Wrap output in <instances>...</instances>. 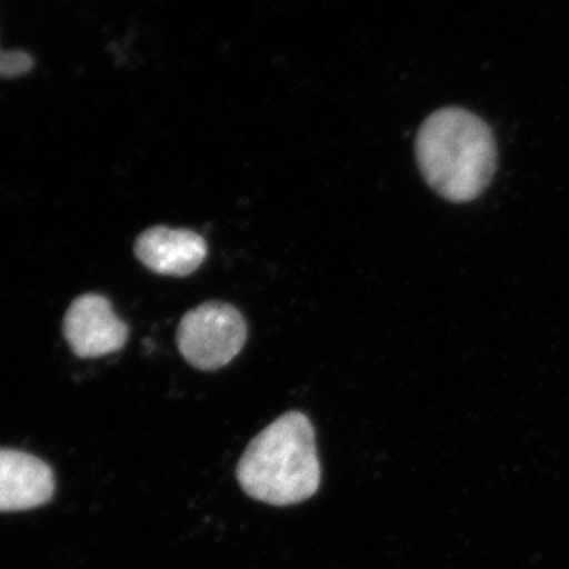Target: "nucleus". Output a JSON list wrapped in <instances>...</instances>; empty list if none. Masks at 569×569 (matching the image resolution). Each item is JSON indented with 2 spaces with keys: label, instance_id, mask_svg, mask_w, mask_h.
<instances>
[{
  "label": "nucleus",
  "instance_id": "3",
  "mask_svg": "<svg viewBox=\"0 0 569 569\" xmlns=\"http://www.w3.org/2000/svg\"><path fill=\"white\" fill-rule=\"evenodd\" d=\"M176 340L179 351L194 369L206 372L222 369L246 346V320L231 305L204 302L183 316Z\"/></svg>",
  "mask_w": 569,
  "mask_h": 569
},
{
  "label": "nucleus",
  "instance_id": "6",
  "mask_svg": "<svg viewBox=\"0 0 569 569\" xmlns=\"http://www.w3.org/2000/svg\"><path fill=\"white\" fill-rule=\"evenodd\" d=\"M134 254L156 274L186 277L203 264L208 246L194 231L153 227L137 239Z\"/></svg>",
  "mask_w": 569,
  "mask_h": 569
},
{
  "label": "nucleus",
  "instance_id": "5",
  "mask_svg": "<svg viewBox=\"0 0 569 569\" xmlns=\"http://www.w3.org/2000/svg\"><path fill=\"white\" fill-rule=\"evenodd\" d=\"M51 467L36 456L0 449V512L26 511L54 496Z\"/></svg>",
  "mask_w": 569,
  "mask_h": 569
},
{
  "label": "nucleus",
  "instance_id": "1",
  "mask_svg": "<svg viewBox=\"0 0 569 569\" xmlns=\"http://www.w3.org/2000/svg\"><path fill=\"white\" fill-rule=\"evenodd\" d=\"M238 481L247 496L274 507L316 496L321 468L309 418L288 411L258 433L239 460Z\"/></svg>",
  "mask_w": 569,
  "mask_h": 569
},
{
  "label": "nucleus",
  "instance_id": "2",
  "mask_svg": "<svg viewBox=\"0 0 569 569\" xmlns=\"http://www.w3.org/2000/svg\"><path fill=\"white\" fill-rule=\"evenodd\" d=\"M417 157L427 183L447 200L463 203L489 186L496 171V141L478 116L447 108L422 123Z\"/></svg>",
  "mask_w": 569,
  "mask_h": 569
},
{
  "label": "nucleus",
  "instance_id": "7",
  "mask_svg": "<svg viewBox=\"0 0 569 569\" xmlns=\"http://www.w3.org/2000/svg\"><path fill=\"white\" fill-rule=\"evenodd\" d=\"M33 67L31 54L24 51H6L0 48V77L17 78L29 73Z\"/></svg>",
  "mask_w": 569,
  "mask_h": 569
},
{
  "label": "nucleus",
  "instance_id": "4",
  "mask_svg": "<svg viewBox=\"0 0 569 569\" xmlns=\"http://www.w3.org/2000/svg\"><path fill=\"white\" fill-rule=\"evenodd\" d=\"M63 336L78 358H102L126 346L129 326L116 316L104 296L89 293L71 302L63 318Z\"/></svg>",
  "mask_w": 569,
  "mask_h": 569
}]
</instances>
